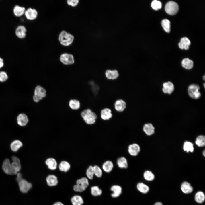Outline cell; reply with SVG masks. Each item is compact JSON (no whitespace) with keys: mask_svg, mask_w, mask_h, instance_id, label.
Listing matches in <instances>:
<instances>
[{"mask_svg":"<svg viewBox=\"0 0 205 205\" xmlns=\"http://www.w3.org/2000/svg\"><path fill=\"white\" fill-rule=\"evenodd\" d=\"M80 114L85 122L89 125L94 124L97 117L96 114L90 108L83 110Z\"/></svg>","mask_w":205,"mask_h":205,"instance_id":"1","label":"cell"},{"mask_svg":"<svg viewBox=\"0 0 205 205\" xmlns=\"http://www.w3.org/2000/svg\"><path fill=\"white\" fill-rule=\"evenodd\" d=\"M58 39L61 44L64 46H68L73 42L74 37L71 34L63 30L60 33Z\"/></svg>","mask_w":205,"mask_h":205,"instance_id":"2","label":"cell"},{"mask_svg":"<svg viewBox=\"0 0 205 205\" xmlns=\"http://www.w3.org/2000/svg\"><path fill=\"white\" fill-rule=\"evenodd\" d=\"M46 93L44 88L41 85H37L34 89V95L33 96L34 100L37 102H40L46 97Z\"/></svg>","mask_w":205,"mask_h":205,"instance_id":"3","label":"cell"},{"mask_svg":"<svg viewBox=\"0 0 205 205\" xmlns=\"http://www.w3.org/2000/svg\"><path fill=\"white\" fill-rule=\"evenodd\" d=\"M89 185L87 178L85 177H82L77 180L76 184L73 186V190L76 192H82L86 189Z\"/></svg>","mask_w":205,"mask_h":205,"instance_id":"4","label":"cell"},{"mask_svg":"<svg viewBox=\"0 0 205 205\" xmlns=\"http://www.w3.org/2000/svg\"><path fill=\"white\" fill-rule=\"evenodd\" d=\"M165 10L168 14L174 15L176 14L179 10V6L175 2L170 1L167 2L165 7Z\"/></svg>","mask_w":205,"mask_h":205,"instance_id":"5","label":"cell"},{"mask_svg":"<svg viewBox=\"0 0 205 205\" xmlns=\"http://www.w3.org/2000/svg\"><path fill=\"white\" fill-rule=\"evenodd\" d=\"M199 86L196 84L190 85L188 88V93L189 96L192 98L197 99L201 96V93L199 91Z\"/></svg>","mask_w":205,"mask_h":205,"instance_id":"6","label":"cell"},{"mask_svg":"<svg viewBox=\"0 0 205 205\" xmlns=\"http://www.w3.org/2000/svg\"><path fill=\"white\" fill-rule=\"evenodd\" d=\"M60 60L62 64L66 65H71L75 63L73 56L67 53L62 54L60 57Z\"/></svg>","mask_w":205,"mask_h":205,"instance_id":"7","label":"cell"},{"mask_svg":"<svg viewBox=\"0 0 205 205\" xmlns=\"http://www.w3.org/2000/svg\"><path fill=\"white\" fill-rule=\"evenodd\" d=\"M127 103L123 99H119L116 100L114 103V108L117 112H122L126 108Z\"/></svg>","mask_w":205,"mask_h":205,"instance_id":"8","label":"cell"},{"mask_svg":"<svg viewBox=\"0 0 205 205\" xmlns=\"http://www.w3.org/2000/svg\"><path fill=\"white\" fill-rule=\"evenodd\" d=\"M104 75L108 80L114 81L118 78L120 74L116 69H107L104 72Z\"/></svg>","mask_w":205,"mask_h":205,"instance_id":"9","label":"cell"},{"mask_svg":"<svg viewBox=\"0 0 205 205\" xmlns=\"http://www.w3.org/2000/svg\"><path fill=\"white\" fill-rule=\"evenodd\" d=\"M20 191L23 193H26L31 188L32 184L22 178L17 181Z\"/></svg>","mask_w":205,"mask_h":205,"instance_id":"10","label":"cell"},{"mask_svg":"<svg viewBox=\"0 0 205 205\" xmlns=\"http://www.w3.org/2000/svg\"><path fill=\"white\" fill-rule=\"evenodd\" d=\"M13 162L11 165L14 175H16L20 170L21 165L19 159L15 156L12 157Z\"/></svg>","mask_w":205,"mask_h":205,"instance_id":"11","label":"cell"},{"mask_svg":"<svg viewBox=\"0 0 205 205\" xmlns=\"http://www.w3.org/2000/svg\"><path fill=\"white\" fill-rule=\"evenodd\" d=\"M110 190L112 192L111 194V196L113 198L118 197L122 192V187L120 185L117 184L112 185L110 188Z\"/></svg>","mask_w":205,"mask_h":205,"instance_id":"12","label":"cell"},{"mask_svg":"<svg viewBox=\"0 0 205 205\" xmlns=\"http://www.w3.org/2000/svg\"><path fill=\"white\" fill-rule=\"evenodd\" d=\"M112 110L109 108H105L101 110V117L104 120H109L112 117Z\"/></svg>","mask_w":205,"mask_h":205,"instance_id":"13","label":"cell"},{"mask_svg":"<svg viewBox=\"0 0 205 205\" xmlns=\"http://www.w3.org/2000/svg\"><path fill=\"white\" fill-rule=\"evenodd\" d=\"M2 169L6 174L10 175H14L11 163L9 159L6 158L4 161L2 165Z\"/></svg>","mask_w":205,"mask_h":205,"instance_id":"14","label":"cell"},{"mask_svg":"<svg viewBox=\"0 0 205 205\" xmlns=\"http://www.w3.org/2000/svg\"><path fill=\"white\" fill-rule=\"evenodd\" d=\"M38 12L34 9L29 8L26 10L24 15L26 18L30 20H33L35 19L38 15Z\"/></svg>","mask_w":205,"mask_h":205,"instance_id":"15","label":"cell"},{"mask_svg":"<svg viewBox=\"0 0 205 205\" xmlns=\"http://www.w3.org/2000/svg\"><path fill=\"white\" fill-rule=\"evenodd\" d=\"M180 188L182 192L185 194L191 193L193 190L190 184L186 181H183L181 183Z\"/></svg>","mask_w":205,"mask_h":205,"instance_id":"16","label":"cell"},{"mask_svg":"<svg viewBox=\"0 0 205 205\" xmlns=\"http://www.w3.org/2000/svg\"><path fill=\"white\" fill-rule=\"evenodd\" d=\"M27 29L23 25H19L16 28L15 34L17 37L20 39L24 38L26 35Z\"/></svg>","mask_w":205,"mask_h":205,"instance_id":"17","label":"cell"},{"mask_svg":"<svg viewBox=\"0 0 205 205\" xmlns=\"http://www.w3.org/2000/svg\"><path fill=\"white\" fill-rule=\"evenodd\" d=\"M140 151V147L137 144L133 143L129 145L128 151L130 155L132 156L137 155Z\"/></svg>","mask_w":205,"mask_h":205,"instance_id":"18","label":"cell"},{"mask_svg":"<svg viewBox=\"0 0 205 205\" xmlns=\"http://www.w3.org/2000/svg\"><path fill=\"white\" fill-rule=\"evenodd\" d=\"M137 190L139 192L144 194H147L149 191L148 186L142 182H139L136 185Z\"/></svg>","mask_w":205,"mask_h":205,"instance_id":"19","label":"cell"},{"mask_svg":"<svg viewBox=\"0 0 205 205\" xmlns=\"http://www.w3.org/2000/svg\"><path fill=\"white\" fill-rule=\"evenodd\" d=\"M68 106L71 109L74 110H77L81 108V103L78 100L72 99L68 101Z\"/></svg>","mask_w":205,"mask_h":205,"instance_id":"20","label":"cell"},{"mask_svg":"<svg viewBox=\"0 0 205 205\" xmlns=\"http://www.w3.org/2000/svg\"><path fill=\"white\" fill-rule=\"evenodd\" d=\"M17 123L21 126H25L28 124L29 120L27 116L25 114H19L17 118Z\"/></svg>","mask_w":205,"mask_h":205,"instance_id":"21","label":"cell"},{"mask_svg":"<svg viewBox=\"0 0 205 205\" xmlns=\"http://www.w3.org/2000/svg\"><path fill=\"white\" fill-rule=\"evenodd\" d=\"M162 91L165 93L171 94L174 90V86L171 82H165L163 84Z\"/></svg>","mask_w":205,"mask_h":205,"instance_id":"22","label":"cell"},{"mask_svg":"<svg viewBox=\"0 0 205 205\" xmlns=\"http://www.w3.org/2000/svg\"><path fill=\"white\" fill-rule=\"evenodd\" d=\"M191 44L189 40L187 37L182 38L180 42L178 44L179 46L181 49L188 50Z\"/></svg>","mask_w":205,"mask_h":205,"instance_id":"23","label":"cell"},{"mask_svg":"<svg viewBox=\"0 0 205 205\" xmlns=\"http://www.w3.org/2000/svg\"><path fill=\"white\" fill-rule=\"evenodd\" d=\"M45 163L48 168L51 170H54L57 168V161L55 159L53 158L47 159L45 161Z\"/></svg>","mask_w":205,"mask_h":205,"instance_id":"24","label":"cell"},{"mask_svg":"<svg viewBox=\"0 0 205 205\" xmlns=\"http://www.w3.org/2000/svg\"><path fill=\"white\" fill-rule=\"evenodd\" d=\"M26 11L24 7L18 5L15 6L13 9L14 15L17 17H20L24 14Z\"/></svg>","mask_w":205,"mask_h":205,"instance_id":"25","label":"cell"},{"mask_svg":"<svg viewBox=\"0 0 205 205\" xmlns=\"http://www.w3.org/2000/svg\"><path fill=\"white\" fill-rule=\"evenodd\" d=\"M46 179L48 185L50 186H55L58 183L57 178L54 175H49L46 177Z\"/></svg>","mask_w":205,"mask_h":205,"instance_id":"26","label":"cell"},{"mask_svg":"<svg viewBox=\"0 0 205 205\" xmlns=\"http://www.w3.org/2000/svg\"><path fill=\"white\" fill-rule=\"evenodd\" d=\"M193 64V61L187 58L183 59L181 62L182 67L185 69L188 70L192 68Z\"/></svg>","mask_w":205,"mask_h":205,"instance_id":"27","label":"cell"},{"mask_svg":"<svg viewBox=\"0 0 205 205\" xmlns=\"http://www.w3.org/2000/svg\"><path fill=\"white\" fill-rule=\"evenodd\" d=\"M143 130L147 135L150 136L154 133L155 128L151 124L147 123L144 125Z\"/></svg>","mask_w":205,"mask_h":205,"instance_id":"28","label":"cell"},{"mask_svg":"<svg viewBox=\"0 0 205 205\" xmlns=\"http://www.w3.org/2000/svg\"><path fill=\"white\" fill-rule=\"evenodd\" d=\"M194 198L196 202L198 204H202L205 200V195L202 192L198 191L195 193Z\"/></svg>","mask_w":205,"mask_h":205,"instance_id":"29","label":"cell"},{"mask_svg":"<svg viewBox=\"0 0 205 205\" xmlns=\"http://www.w3.org/2000/svg\"><path fill=\"white\" fill-rule=\"evenodd\" d=\"M114 167L113 163L111 161L108 160L105 161L103 164L102 168L104 171L109 173L112 170Z\"/></svg>","mask_w":205,"mask_h":205,"instance_id":"30","label":"cell"},{"mask_svg":"<svg viewBox=\"0 0 205 205\" xmlns=\"http://www.w3.org/2000/svg\"><path fill=\"white\" fill-rule=\"evenodd\" d=\"M23 145L22 143L20 140H16L13 141L10 145V148L14 152H16Z\"/></svg>","mask_w":205,"mask_h":205,"instance_id":"31","label":"cell"},{"mask_svg":"<svg viewBox=\"0 0 205 205\" xmlns=\"http://www.w3.org/2000/svg\"><path fill=\"white\" fill-rule=\"evenodd\" d=\"M117 164L118 167L121 169H126L128 166L127 161L124 157L118 158L117 161Z\"/></svg>","mask_w":205,"mask_h":205,"instance_id":"32","label":"cell"},{"mask_svg":"<svg viewBox=\"0 0 205 205\" xmlns=\"http://www.w3.org/2000/svg\"><path fill=\"white\" fill-rule=\"evenodd\" d=\"M58 167L60 171L65 172L69 170L71 166L68 162L63 161H61L59 164Z\"/></svg>","mask_w":205,"mask_h":205,"instance_id":"33","label":"cell"},{"mask_svg":"<svg viewBox=\"0 0 205 205\" xmlns=\"http://www.w3.org/2000/svg\"><path fill=\"white\" fill-rule=\"evenodd\" d=\"M91 192L93 196L96 197L101 196L102 193V191L98 186L95 185L91 187Z\"/></svg>","mask_w":205,"mask_h":205,"instance_id":"34","label":"cell"},{"mask_svg":"<svg viewBox=\"0 0 205 205\" xmlns=\"http://www.w3.org/2000/svg\"><path fill=\"white\" fill-rule=\"evenodd\" d=\"M143 177L145 180L148 181H153L155 177L152 171L149 170H146L144 172Z\"/></svg>","mask_w":205,"mask_h":205,"instance_id":"35","label":"cell"},{"mask_svg":"<svg viewBox=\"0 0 205 205\" xmlns=\"http://www.w3.org/2000/svg\"><path fill=\"white\" fill-rule=\"evenodd\" d=\"M71 202L73 205H82L84 202L82 197L79 195H75L71 198Z\"/></svg>","mask_w":205,"mask_h":205,"instance_id":"36","label":"cell"},{"mask_svg":"<svg viewBox=\"0 0 205 205\" xmlns=\"http://www.w3.org/2000/svg\"><path fill=\"white\" fill-rule=\"evenodd\" d=\"M161 26L166 32L169 33L170 31V22L167 19L163 20L161 22Z\"/></svg>","mask_w":205,"mask_h":205,"instance_id":"37","label":"cell"},{"mask_svg":"<svg viewBox=\"0 0 205 205\" xmlns=\"http://www.w3.org/2000/svg\"><path fill=\"white\" fill-rule=\"evenodd\" d=\"M195 143L196 145L199 147H202L205 146V138L203 135H200L196 138Z\"/></svg>","mask_w":205,"mask_h":205,"instance_id":"38","label":"cell"},{"mask_svg":"<svg viewBox=\"0 0 205 205\" xmlns=\"http://www.w3.org/2000/svg\"><path fill=\"white\" fill-rule=\"evenodd\" d=\"M183 149L184 151H186L187 152L189 151L193 152L194 150L193 144L190 142H186L184 143Z\"/></svg>","mask_w":205,"mask_h":205,"instance_id":"39","label":"cell"},{"mask_svg":"<svg viewBox=\"0 0 205 205\" xmlns=\"http://www.w3.org/2000/svg\"><path fill=\"white\" fill-rule=\"evenodd\" d=\"M93 167L94 175L98 178L101 177L102 175V171L101 169L97 165H95Z\"/></svg>","mask_w":205,"mask_h":205,"instance_id":"40","label":"cell"},{"mask_svg":"<svg viewBox=\"0 0 205 205\" xmlns=\"http://www.w3.org/2000/svg\"><path fill=\"white\" fill-rule=\"evenodd\" d=\"M86 175L89 179L92 180L93 179L94 174L93 166L91 165L86 170Z\"/></svg>","mask_w":205,"mask_h":205,"instance_id":"41","label":"cell"},{"mask_svg":"<svg viewBox=\"0 0 205 205\" xmlns=\"http://www.w3.org/2000/svg\"><path fill=\"white\" fill-rule=\"evenodd\" d=\"M152 8L155 10H158L162 7V3L159 1L156 0L153 1L151 3Z\"/></svg>","mask_w":205,"mask_h":205,"instance_id":"42","label":"cell"},{"mask_svg":"<svg viewBox=\"0 0 205 205\" xmlns=\"http://www.w3.org/2000/svg\"><path fill=\"white\" fill-rule=\"evenodd\" d=\"M8 79V76L6 72L4 71L0 72V82H1L6 81Z\"/></svg>","mask_w":205,"mask_h":205,"instance_id":"43","label":"cell"},{"mask_svg":"<svg viewBox=\"0 0 205 205\" xmlns=\"http://www.w3.org/2000/svg\"><path fill=\"white\" fill-rule=\"evenodd\" d=\"M79 0H68L67 1L68 4L72 7L77 6L79 3Z\"/></svg>","mask_w":205,"mask_h":205,"instance_id":"44","label":"cell"},{"mask_svg":"<svg viewBox=\"0 0 205 205\" xmlns=\"http://www.w3.org/2000/svg\"><path fill=\"white\" fill-rule=\"evenodd\" d=\"M4 65L3 60L0 57V68H2Z\"/></svg>","mask_w":205,"mask_h":205,"instance_id":"45","label":"cell"},{"mask_svg":"<svg viewBox=\"0 0 205 205\" xmlns=\"http://www.w3.org/2000/svg\"><path fill=\"white\" fill-rule=\"evenodd\" d=\"M53 205H64L62 203L58 202L55 203Z\"/></svg>","mask_w":205,"mask_h":205,"instance_id":"46","label":"cell"},{"mask_svg":"<svg viewBox=\"0 0 205 205\" xmlns=\"http://www.w3.org/2000/svg\"><path fill=\"white\" fill-rule=\"evenodd\" d=\"M154 205H163L162 203L160 202H155Z\"/></svg>","mask_w":205,"mask_h":205,"instance_id":"47","label":"cell"},{"mask_svg":"<svg viewBox=\"0 0 205 205\" xmlns=\"http://www.w3.org/2000/svg\"><path fill=\"white\" fill-rule=\"evenodd\" d=\"M205 151H204L203 152V155H204V156H205Z\"/></svg>","mask_w":205,"mask_h":205,"instance_id":"48","label":"cell"},{"mask_svg":"<svg viewBox=\"0 0 205 205\" xmlns=\"http://www.w3.org/2000/svg\"><path fill=\"white\" fill-rule=\"evenodd\" d=\"M203 78H204V80H205V76L204 75V76L203 77Z\"/></svg>","mask_w":205,"mask_h":205,"instance_id":"49","label":"cell"},{"mask_svg":"<svg viewBox=\"0 0 205 205\" xmlns=\"http://www.w3.org/2000/svg\"><path fill=\"white\" fill-rule=\"evenodd\" d=\"M204 87H205V83H204Z\"/></svg>","mask_w":205,"mask_h":205,"instance_id":"50","label":"cell"}]
</instances>
